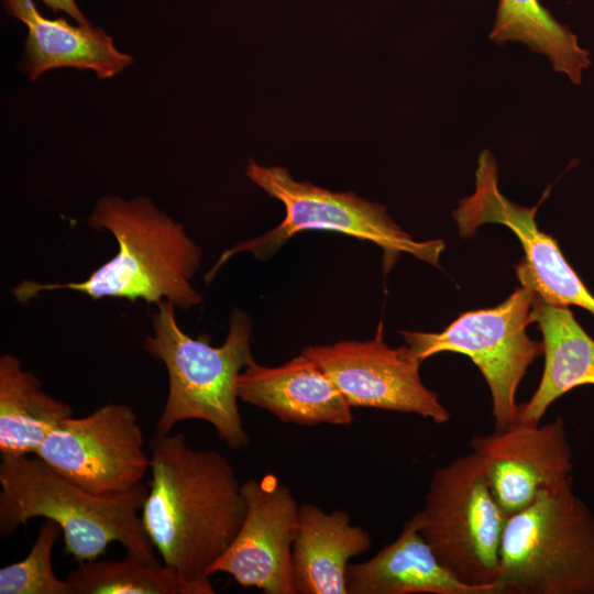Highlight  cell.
Returning a JSON list of instances; mask_svg holds the SVG:
<instances>
[{"label": "cell", "mask_w": 594, "mask_h": 594, "mask_svg": "<svg viewBox=\"0 0 594 594\" xmlns=\"http://www.w3.org/2000/svg\"><path fill=\"white\" fill-rule=\"evenodd\" d=\"M148 452L143 529L165 564L215 594L209 569L231 544L246 513L235 470L222 453L194 448L180 432L155 433Z\"/></svg>", "instance_id": "obj_1"}, {"label": "cell", "mask_w": 594, "mask_h": 594, "mask_svg": "<svg viewBox=\"0 0 594 594\" xmlns=\"http://www.w3.org/2000/svg\"><path fill=\"white\" fill-rule=\"evenodd\" d=\"M87 222L114 237L117 254L81 282L22 280L12 289L20 304H28L43 292L59 289L79 292L92 299L109 297L155 305L168 300L182 309L201 302V294L191 285L201 263V249L183 224L160 211L151 199L124 200L107 195L98 200Z\"/></svg>", "instance_id": "obj_2"}, {"label": "cell", "mask_w": 594, "mask_h": 594, "mask_svg": "<svg viewBox=\"0 0 594 594\" xmlns=\"http://www.w3.org/2000/svg\"><path fill=\"white\" fill-rule=\"evenodd\" d=\"M0 487L2 538L30 519L44 518L61 527L64 551L78 563L98 559L112 542L146 561H157L141 519L148 491L144 483L119 496H100L30 454L1 457Z\"/></svg>", "instance_id": "obj_3"}, {"label": "cell", "mask_w": 594, "mask_h": 594, "mask_svg": "<svg viewBox=\"0 0 594 594\" xmlns=\"http://www.w3.org/2000/svg\"><path fill=\"white\" fill-rule=\"evenodd\" d=\"M154 334L144 341L145 351L163 362L168 374V394L155 425V433L166 435L182 421L198 419L210 424L219 439L233 450L249 447L237 393V378L253 359V326L249 316L235 309L224 342L212 346L206 336L191 338L175 317V305H156Z\"/></svg>", "instance_id": "obj_4"}, {"label": "cell", "mask_w": 594, "mask_h": 594, "mask_svg": "<svg viewBox=\"0 0 594 594\" xmlns=\"http://www.w3.org/2000/svg\"><path fill=\"white\" fill-rule=\"evenodd\" d=\"M498 594H594V514L573 477L507 517Z\"/></svg>", "instance_id": "obj_5"}, {"label": "cell", "mask_w": 594, "mask_h": 594, "mask_svg": "<svg viewBox=\"0 0 594 594\" xmlns=\"http://www.w3.org/2000/svg\"><path fill=\"white\" fill-rule=\"evenodd\" d=\"M245 175L285 208L283 221L268 232L237 243L226 250L211 270L206 283L232 256L249 252L261 261L273 256L288 240L301 231H334L378 245L387 272L402 253L438 266L444 243L441 240L417 241L388 215L386 208L360 197L354 191H331L309 182H299L280 166H263L250 160Z\"/></svg>", "instance_id": "obj_6"}, {"label": "cell", "mask_w": 594, "mask_h": 594, "mask_svg": "<svg viewBox=\"0 0 594 594\" xmlns=\"http://www.w3.org/2000/svg\"><path fill=\"white\" fill-rule=\"evenodd\" d=\"M507 517L480 457L472 451L435 471L424 506L409 520L455 578L498 594L496 579Z\"/></svg>", "instance_id": "obj_7"}, {"label": "cell", "mask_w": 594, "mask_h": 594, "mask_svg": "<svg viewBox=\"0 0 594 594\" xmlns=\"http://www.w3.org/2000/svg\"><path fill=\"white\" fill-rule=\"evenodd\" d=\"M535 297L530 286L520 284L502 304L463 312L440 332L405 330L400 336L421 362L441 352L469 356L488 386L496 430L507 429L518 422L519 384L543 353L542 341L527 333Z\"/></svg>", "instance_id": "obj_8"}, {"label": "cell", "mask_w": 594, "mask_h": 594, "mask_svg": "<svg viewBox=\"0 0 594 594\" xmlns=\"http://www.w3.org/2000/svg\"><path fill=\"white\" fill-rule=\"evenodd\" d=\"M35 455L73 483L106 497L142 484L151 465L136 414L116 403L63 420Z\"/></svg>", "instance_id": "obj_9"}, {"label": "cell", "mask_w": 594, "mask_h": 594, "mask_svg": "<svg viewBox=\"0 0 594 594\" xmlns=\"http://www.w3.org/2000/svg\"><path fill=\"white\" fill-rule=\"evenodd\" d=\"M537 209L517 205L501 193L495 158L484 150L477 160L474 191L459 202L452 216L462 238L473 237L485 223L507 227L525 251V258L516 265L520 284L530 286L548 304L578 306L594 316V295L565 260L557 240L539 229Z\"/></svg>", "instance_id": "obj_10"}, {"label": "cell", "mask_w": 594, "mask_h": 594, "mask_svg": "<svg viewBox=\"0 0 594 594\" xmlns=\"http://www.w3.org/2000/svg\"><path fill=\"white\" fill-rule=\"evenodd\" d=\"M316 362L350 406L415 414L447 424L450 411L421 381V361L407 345L391 348L380 322L373 339L308 345L301 351Z\"/></svg>", "instance_id": "obj_11"}, {"label": "cell", "mask_w": 594, "mask_h": 594, "mask_svg": "<svg viewBox=\"0 0 594 594\" xmlns=\"http://www.w3.org/2000/svg\"><path fill=\"white\" fill-rule=\"evenodd\" d=\"M246 505L243 522L209 574L226 573L244 587L265 594H296L293 547L300 505L273 473L242 483Z\"/></svg>", "instance_id": "obj_12"}, {"label": "cell", "mask_w": 594, "mask_h": 594, "mask_svg": "<svg viewBox=\"0 0 594 594\" xmlns=\"http://www.w3.org/2000/svg\"><path fill=\"white\" fill-rule=\"evenodd\" d=\"M491 490L507 516L546 490L573 477L572 449L561 416L548 424H521L470 441Z\"/></svg>", "instance_id": "obj_13"}, {"label": "cell", "mask_w": 594, "mask_h": 594, "mask_svg": "<svg viewBox=\"0 0 594 594\" xmlns=\"http://www.w3.org/2000/svg\"><path fill=\"white\" fill-rule=\"evenodd\" d=\"M237 393L242 402L286 424L346 426L353 421L343 394L304 353L278 366L260 365L252 359L237 378Z\"/></svg>", "instance_id": "obj_14"}, {"label": "cell", "mask_w": 594, "mask_h": 594, "mask_svg": "<svg viewBox=\"0 0 594 594\" xmlns=\"http://www.w3.org/2000/svg\"><path fill=\"white\" fill-rule=\"evenodd\" d=\"M2 1L7 13L28 28L20 67L32 81L61 67L91 69L98 78H111L133 62L131 55L114 47L112 37L101 28L45 18L34 0Z\"/></svg>", "instance_id": "obj_15"}, {"label": "cell", "mask_w": 594, "mask_h": 594, "mask_svg": "<svg viewBox=\"0 0 594 594\" xmlns=\"http://www.w3.org/2000/svg\"><path fill=\"white\" fill-rule=\"evenodd\" d=\"M371 544L370 532L353 525L345 512L326 513L315 504H301L293 547L296 594H348L350 560L366 552Z\"/></svg>", "instance_id": "obj_16"}, {"label": "cell", "mask_w": 594, "mask_h": 594, "mask_svg": "<svg viewBox=\"0 0 594 594\" xmlns=\"http://www.w3.org/2000/svg\"><path fill=\"white\" fill-rule=\"evenodd\" d=\"M346 591L348 594H491L455 578L410 520L374 557L349 564Z\"/></svg>", "instance_id": "obj_17"}, {"label": "cell", "mask_w": 594, "mask_h": 594, "mask_svg": "<svg viewBox=\"0 0 594 594\" xmlns=\"http://www.w3.org/2000/svg\"><path fill=\"white\" fill-rule=\"evenodd\" d=\"M530 315L542 334L544 365L537 389L519 405L518 422L537 425L559 397L579 386H594V339L569 307L548 304L537 294Z\"/></svg>", "instance_id": "obj_18"}, {"label": "cell", "mask_w": 594, "mask_h": 594, "mask_svg": "<svg viewBox=\"0 0 594 594\" xmlns=\"http://www.w3.org/2000/svg\"><path fill=\"white\" fill-rule=\"evenodd\" d=\"M72 416L73 408L45 393L15 355L0 358L1 457L35 454L47 435Z\"/></svg>", "instance_id": "obj_19"}, {"label": "cell", "mask_w": 594, "mask_h": 594, "mask_svg": "<svg viewBox=\"0 0 594 594\" xmlns=\"http://www.w3.org/2000/svg\"><path fill=\"white\" fill-rule=\"evenodd\" d=\"M490 38L496 44L519 42L544 55L553 70L574 85L582 82L591 65L590 52L578 36L554 19L539 0H498Z\"/></svg>", "instance_id": "obj_20"}, {"label": "cell", "mask_w": 594, "mask_h": 594, "mask_svg": "<svg viewBox=\"0 0 594 594\" xmlns=\"http://www.w3.org/2000/svg\"><path fill=\"white\" fill-rule=\"evenodd\" d=\"M65 580L70 594H206L164 562L129 552L122 560L79 562Z\"/></svg>", "instance_id": "obj_21"}, {"label": "cell", "mask_w": 594, "mask_h": 594, "mask_svg": "<svg viewBox=\"0 0 594 594\" xmlns=\"http://www.w3.org/2000/svg\"><path fill=\"white\" fill-rule=\"evenodd\" d=\"M61 536V527L44 519L26 557L0 570V594H70L53 568V548Z\"/></svg>", "instance_id": "obj_22"}, {"label": "cell", "mask_w": 594, "mask_h": 594, "mask_svg": "<svg viewBox=\"0 0 594 594\" xmlns=\"http://www.w3.org/2000/svg\"><path fill=\"white\" fill-rule=\"evenodd\" d=\"M53 11H63L80 25H91L85 14L78 8L76 0H41Z\"/></svg>", "instance_id": "obj_23"}]
</instances>
